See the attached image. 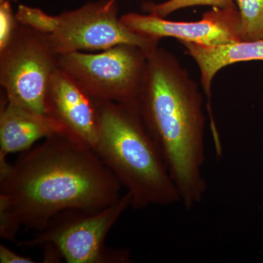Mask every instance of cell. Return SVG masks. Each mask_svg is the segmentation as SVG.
Returning a JSON list of instances; mask_svg holds the SVG:
<instances>
[{
  "label": "cell",
  "mask_w": 263,
  "mask_h": 263,
  "mask_svg": "<svg viewBox=\"0 0 263 263\" xmlns=\"http://www.w3.org/2000/svg\"><path fill=\"white\" fill-rule=\"evenodd\" d=\"M122 187L92 148L67 135L50 137L0 171V236L41 231L67 211L104 209Z\"/></svg>",
  "instance_id": "6da1fadb"
},
{
  "label": "cell",
  "mask_w": 263,
  "mask_h": 263,
  "mask_svg": "<svg viewBox=\"0 0 263 263\" xmlns=\"http://www.w3.org/2000/svg\"><path fill=\"white\" fill-rule=\"evenodd\" d=\"M181 197L191 210L207 190L205 117L198 85L171 52L157 47L148 54L137 103Z\"/></svg>",
  "instance_id": "7a4b0ae2"
},
{
  "label": "cell",
  "mask_w": 263,
  "mask_h": 263,
  "mask_svg": "<svg viewBox=\"0 0 263 263\" xmlns=\"http://www.w3.org/2000/svg\"><path fill=\"white\" fill-rule=\"evenodd\" d=\"M98 157L127 190L131 208L181 203L179 190L137 105L94 100Z\"/></svg>",
  "instance_id": "3957f363"
},
{
  "label": "cell",
  "mask_w": 263,
  "mask_h": 263,
  "mask_svg": "<svg viewBox=\"0 0 263 263\" xmlns=\"http://www.w3.org/2000/svg\"><path fill=\"white\" fill-rule=\"evenodd\" d=\"M126 193L118 201L99 210H70L55 216L32 238L19 241L20 247L45 250V260L68 263H128L129 251L109 249L105 242L109 232L131 207Z\"/></svg>",
  "instance_id": "277c9868"
},
{
  "label": "cell",
  "mask_w": 263,
  "mask_h": 263,
  "mask_svg": "<svg viewBox=\"0 0 263 263\" xmlns=\"http://www.w3.org/2000/svg\"><path fill=\"white\" fill-rule=\"evenodd\" d=\"M151 52L123 44L102 53L71 52L59 56V67L90 98L137 105Z\"/></svg>",
  "instance_id": "5b68a950"
},
{
  "label": "cell",
  "mask_w": 263,
  "mask_h": 263,
  "mask_svg": "<svg viewBox=\"0 0 263 263\" xmlns=\"http://www.w3.org/2000/svg\"><path fill=\"white\" fill-rule=\"evenodd\" d=\"M18 24L8 46L0 51V82L8 102L48 115V86L59 67V55L46 34Z\"/></svg>",
  "instance_id": "8992f818"
},
{
  "label": "cell",
  "mask_w": 263,
  "mask_h": 263,
  "mask_svg": "<svg viewBox=\"0 0 263 263\" xmlns=\"http://www.w3.org/2000/svg\"><path fill=\"white\" fill-rule=\"evenodd\" d=\"M116 0H100L58 15L56 28L46 34L57 55L71 52L108 49L119 45L139 46L148 52L158 41L132 32L117 16Z\"/></svg>",
  "instance_id": "52a82bcc"
},
{
  "label": "cell",
  "mask_w": 263,
  "mask_h": 263,
  "mask_svg": "<svg viewBox=\"0 0 263 263\" xmlns=\"http://www.w3.org/2000/svg\"><path fill=\"white\" fill-rule=\"evenodd\" d=\"M120 21L132 32L158 41L164 37H174L180 42L215 46L241 41L237 8H213L197 22H172L150 13H126Z\"/></svg>",
  "instance_id": "ba28073f"
},
{
  "label": "cell",
  "mask_w": 263,
  "mask_h": 263,
  "mask_svg": "<svg viewBox=\"0 0 263 263\" xmlns=\"http://www.w3.org/2000/svg\"><path fill=\"white\" fill-rule=\"evenodd\" d=\"M47 106L48 115L60 123L69 136L95 149L99 122L94 101L60 67L50 81Z\"/></svg>",
  "instance_id": "9c48e42d"
},
{
  "label": "cell",
  "mask_w": 263,
  "mask_h": 263,
  "mask_svg": "<svg viewBox=\"0 0 263 263\" xmlns=\"http://www.w3.org/2000/svg\"><path fill=\"white\" fill-rule=\"evenodd\" d=\"M58 134L70 136L63 126L51 116L33 113L8 100L2 107L0 157L6 158L9 154L23 153L32 148L36 141Z\"/></svg>",
  "instance_id": "30bf717a"
},
{
  "label": "cell",
  "mask_w": 263,
  "mask_h": 263,
  "mask_svg": "<svg viewBox=\"0 0 263 263\" xmlns=\"http://www.w3.org/2000/svg\"><path fill=\"white\" fill-rule=\"evenodd\" d=\"M181 43L198 65L202 89L209 102V114H212L210 105L212 81L219 70L238 62L263 61V39L240 41L215 46Z\"/></svg>",
  "instance_id": "8fae6325"
},
{
  "label": "cell",
  "mask_w": 263,
  "mask_h": 263,
  "mask_svg": "<svg viewBox=\"0 0 263 263\" xmlns=\"http://www.w3.org/2000/svg\"><path fill=\"white\" fill-rule=\"evenodd\" d=\"M239 11L242 41L263 39V0H234Z\"/></svg>",
  "instance_id": "7c38bea8"
},
{
  "label": "cell",
  "mask_w": 263,
  "mask_h": 263,
  "mask_svg": "<svg viewBox=\"0 0 263 263\" xmlns=\"http://www.w3.org/2000/svg\"><path fill=\"white\" fill-rule=\"evenodd\" d=\"M201 5L221 9L237 8L234 0H167L161 3L146 2L142 5V10L147 13L156 15L161 18H165L176 10Z\"/></svg>",
  "instance_id": "4fadbf2b"
},
{
  "label": "cell",
  "mask_w": 263,
  "mask_h": 263,
  "mask_svg": "<svg viewBox=\"0 0 263 263\" xmlns=\"http://www.w3.org/2000/svg\"><path fill=\"white\" fill-rule=\"evenodd\" d=\"M15 18L19 23L44 34H51L56 28L58 21L57 16H52L38 8L24 5H19Z\"/></svg>",
  "instance_id": "5bb4252c"
},
{
  "label": "cell",
  "mask_w": 263,
  "mask_h": 263,
  "mask_svg": "<svg viewBox=\"0 0 263 263\" xmlns=\"http://www.w3.org/2000/svg\"><path fill=\"white\" fill-rule=\"evenodd\" d=\"M9 0H0V51L8 46L16 27Z\"/></svg>",
  "instance_id": "9a60e30c"
},
{
  "label": "cell",
  "mask_w": 263,
  "mask_h": 263,
  "mask_svg": "<svg viewBox=\"0 0 263 263\" xmlns=\"http://www.w3.org/2000/svg\"><path fill=\"white\" fill-rule=\"evenodd\" d=\"M35 262L30 257L21 255L10 250L5 245H0V262L1 263H33Z\"/></svg>",
  "instance_id": "2e32d148"
},
{
  "label": "cell",
  "mask_w": 263,
  "mask_h": 263,
  "mask_svg": "<svg viewBox=\"0 0 263 263\" xmlns=\"http://www.w3.org/2000/svg\"><path fill=\"white\" fill-rule=\"evenodd\" d=\"M10 2H18L19 0H9Z\"/></svg>",
  "instance_id": "e0dca14e"
}]
</instances>
